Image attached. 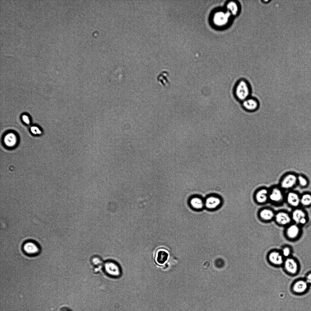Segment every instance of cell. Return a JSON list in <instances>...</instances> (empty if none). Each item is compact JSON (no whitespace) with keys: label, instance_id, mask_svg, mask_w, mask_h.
Instances as JSON below:
<instances>
[{"label":"cell","instance_id":"6da1fadb","mask_svg":"<svg viewBox=\"0 0 311 311\" xmlns=\"http://www.w3.org/2000/svg\"><path fill=\"white\" fill-rule=\"evenodd\" d=\"M251 88L249 83L244 79L239 80L235 85L234 94L236 99L242 102L250 96Z\"/></svg>","mask_w":311,"mask_h":311},{"label":"cell","instance_id":"7a4b0ae2","mask_svg":"<svg viewBox=\"0 0 311 311\" xmlns=\"http://www.w3.org/2000/svg\"><path fill=\"white\" fill-rule=\"evenodd\" d=\"M292 221L301 227L304 226L308 222L306 212L299 207L294 208L290 214Z\"/></svg>","mask_w":311,"mask_h":311},{"label":"cell","instance_id":"3957f363","mask_svg":"<svg viewBox=\"0 0 311 311\" xmlns=\"http://www.w3.org/2000/svg\"><path fill=\"white\" fill-rule=\"evenodd\" d=\"M285 201V195L280 187L275 186L269 190V201L275 205H279Z\"/></svg>","mask_w":311,"mask_h":311},{"label":"cell","instance_id":"277c9868","mask_svg":"<svg viewBox=\"0 0 311 311\" xmlns=\"http://www.w3.org/2000/svg\"><path fill=\"white\" fill-rule=\"evenodd\" d=\"M286 238L291 241L297 240L302 233V227L294 223H291L285 227L284 231Z\"/></svg>","mask_w":311,"mask_h":311},{"label":"cell","instance_id":"5b68a950","mask_svg":"<svg viewBox=\"0 0 311 311\" xmlns=\"http://www.w3.org/2000/svg\"><path fill=\"white\" fill-rule=\"evenodd\" d=\"M297 184V175L292 173H288L282 178L280 187L283 190L292 189Z\"/></svg>","mask_w":311,"mask_h":311},{"label":"cell","instance_id":"8992f818","mask_svg":"<svg viewBox=\"0 0 311 311\" xmlns=\"http://www.w3.org/2000/svg\"><path fill=\"white\" fill-rule=\"evenodd\" d=\"M205 208L210 210H214L221 205L222 200L218 195L211 194L207 196L204 199Z\"/></svg>","mask_w":311,"mask_h":311},{"label":"cell","instance_id":"52a82bcc","mask_svg":"<svg viewBox=\"0 0 311 311\" xmlns=\"http://www.w3.org/2000/svg\"><path fill=\"white\" fill-rule=\"evenodd\" d=\"M231 15L227 11H217L213 15L212 21L217 26H223L228 23Z\"/></svg>","mask_w":311,"mask_h":311},{"label":"cell","instance_id":"ba28073f","mask_svg":"<svg viewBox=\"0 0 311 311\" xmlns=\"http://www.w3.org/2000/svg\"><path fill=\"white\" fill-rule=\"evenodd\" d=\"M274 220L279 225L285 227L292 223V221L290 214L284 210L275 212Z\"/></svg>","mask_w":311,"mask_h":311},{"label":"cell","instance_id":"9c48e42d","mask_svg":"<svg viewBox=\"0 0 311 311\" xmlns=\"http://www.w3.org/2000/svg\"><path fill=\"white\" fill-rule=\"evenodd\" d=\"M287 204L293 209L300 206V195L297 192L290 190L285 195V201Z\"/></svg>","mask_w":311,"mask_h":311},{"label":"cell","instance_id":"30bf717a","mask_svg":"<svg viewBox=\"0 0 311 311\" xmlns=\"http://www.w3.org/2000/svg\"><path fill=\"white\" fill-rule=\"evenodd\" d=\"M259 102L255 97L250 96L242 102L243 108L247 111L253 112L257 111L259 107Z\"/></svg>","mask_w":311,"mask_h":311},{"label":"cell","instance_id":"8fae6325","mask_svg":"<svg viewBox=\"0 0 311 311\" xmlns=\"http://www.w3.org/2000/svg\"><path fill=\"white\" fill-rule=\"evenodd\" d=\"M269 190L262 188L257 190L254 195L255 200L259 204H263L269 201Z\"/></svg>","mask_w":311,"mask_h":311},{"label":"cell","instance_id":"7c38bea8","mask_svg":"<svg viewBox=\"0 0 311 311\" xmlns=\"http://www.w3.org/2000/svg\"><path fill=\"white\" fill-rule=\"evenodd\" d=\"M275 214V212L272 209L265 207L261 208L259 210L258 215L261 220L268 222L274 220Z\"/></svg>","mask_w":311,"mask_h":311},{"label":"cell","instance_id":"4fadbf2b","mask_svg":"<svg viewBox=\"0 0 311 311\" xmlns=\"http://www.w3.org/2000/svg\"><path fill=\"white\" fill-rule=\"evenodd\" d=\"M285 270L291 274H295L297 273L299 269V265L295 259L289 257L286 258L283 263Z\"/></svg>","mask_w":311,"mask_h":311},{"label":"cell","instance_id":"5bb4252c","mask_svg":"<svg viewBox=\"0 0 311 311\" xmlns=\"http://www.w3.org/2000/svg\"><path fill=\"white\" fill-rule=\"evenodd\" d=\"M280 251L273 250L268 254V258L270 262L276 266H280L283 264L284 259Z\"/></svg>","mask_w":311,"mask_h":311},{"label":"cell","instance_id":"9a60e30c","mask_svg":"<svg viewBox=\"0 0 311 311\" xmlns=\"http://www.w3.org/2000/svg\"><path fill=\"white\" fill-rule=\"evenodd\" d=\"M189 203L190 207L196 210H200L205 208L204 199L198 195L192 196Z\"/></svg>","mask_w":311,"mask_h":311},{"label":"cell","instance_id":"2e32d148","mask_svg":"<svg viewBox=\"0 0 311 311\" xmlns=\"http://www.w3.org/2000/svg\"><path fill=\"white\" fill-rule=\"evenodd\" d=\"M104 268L106 272L112 276H118L121 273L120 269L118 266L113 262H106L104 265Z\"/></svg>","mask_w":311,"mask_h":311},{"label":"cell","instance_id":"e0dca14e","mask_svg":"<svg viewBox=\"0 0 311 311\" xmlns=\"http://www.w3.org/2000/svg\"><path fill=\"white\" fill-rule=\"evenodd\" d=\"M308 284L305 280H298L293 284L292 287V290L296 293H303L307 290Z\"/></svg>","mask_w":311,"mask_h":311},{"label":"cell","instance_id":"ac0fdd59","mask_svg":"<svg viewBox=\"0 0 311 311\" xmlns=\"http://www.w3.org/2000/svg\"><path fill=\"white\" fill-rule=\"evenodd\" d=\"M23 249L26 253L31 255L36 254L39 252L38 246L35 243L30 241L26 242L24 244Z\"/></svg>","mask_w":311,"mask_h":311},{"label":"cell","instance_id":"d6986e66","mask_svg":"<svg viewBox=\"0 0 311 311\" xmlns=\"http://www.w3.org/2000/svg\"><path fill=\"white\" fill-rule=\"evenodd\" d=\"M168 256L169 254L166 250L163 249H159L156 254V261L159 264H163L167 260Z\"/></svg>","mask_w":311,"mask_h":311},{"label":"cell","instance_id":"ffe728a7","mask_svg":"<svg viewBox=\"0 0 311 311\" xmlns=\"http://www.w3.org/2000/svg\"><path fill=\"white\" fill-rule=\"evenodd\" d=\"M17 141L16 135L13 133H9L5 135L4 138L5 144L8 147L15 145Z\"/></svg>","mask_w":311,"mask_h":311},{"label":"cell","instance_id":"44dd1931","mask_svg":"<svg viewBox=\"0 0 311 311\" xmlns=\"http://www.w3.org/2000/svg\"><path fill=\"white\" fill-rule=\"evenodd\" d=\"M300 205L307 207L311 206V193L306 192L300 195Z\"/></svg>","mask_w":311,"mask_h":311},{"label":"cell","instance_id":"7402d4cb","mask_svg":"<svg viewBox=\"0 0 311 311\" xmlns=\"http://www.w3.org/2000/svg\"><path fill=\"white\" fill-rule=\"evenodd\" d=\"M227 11L231 15H236L238 12L239 7L236 3L231 1L228 3L226 5Z\"/></svg>","mask_w":311,"mask_h":311},{"label":"cell","instance_id":"603a6c76","mask_svg":"<svg viewBox=\"0 0 311 311\" xmlns=\"http://www.w3.org/2000/svg\"><path fill=\"white\" fill-rule=\"evenodd\" d=\"M168 73L166 71H163L158 76V80L164 86H168L169 84Z\"/></svg>","mask_w":311,"mask_h":311},{"label":"cell","instance_id":"cb8c5ba5","mask_svg":"<svg viewBox=\"0 0 311 311\" xmlns=\"http://www.w3.org/2000/svg\"><path fill=\"white\" fill-rule=\"evenodd\" d=\"M297 184L302 188H305L308 186L309 181L305 176L299 175H297Z\"/></svg>","mask_w":311,"mask_h":311},{"label":"cell","instance_id":"d4e9b609","mask_svg":"<svg viewBox=\"0 0 311 311\" xmlns=\"http://www.w3.org/2000/svg\"><path fill=\"white\" fill-rule=\"evenodd\" d=\"M280 251L283 257L287 258L290 256L292 250L290 246L287 245L283 246Z\"/></svg>","mask_w":311,"mask_h":311},{"label":"cell","instance_id":"484cf974","mask_svg":"<svg viewBox=\"0 0 311 311\" xmlns=\"http://www.w3.org/2000/svg\"><path fill=\"white\" fill-rule=\"evenodd\" d=\"M30 131L34 135H39L41 133V131L40 129L36 126L31 127L30 128Z\"/></svg>","mask_w":311,"mask_h":311},{"label":"cell","instance_id":"4316f807","mask_svg":"<svg viewBox=\"0 0 311 311\" xmlns=\"http://www.w3.org/2000/svg\"><path fill=\"white\" fill-rule=\"evenodd\" d=\"M22 118L23 121L26 124H29L30 120L28 116L26 115H23L22 116Z\"/></svg>","mask_w":311,"mask_h":311},{"label":"cell","instance_id":"83f0119b","mask_svg":"<svg viewBox=\"0 0 311 311\" xmlns=\"http://www.w3.org/2000/svg\"><path fill=\"white\" fill-rule=\"evenodd\" d=\"M216 265L217 267H222L224 264V262L221 259H218L217 260L216 262Z\"/></svg>","mask_w":311,"mask_h":311},{"label":"cell","instance_id":"f1b7e54d","mask_svg":"<svg viewBox=\"0 0 311 311\" xmlns=\"http://www.w3.org/2000/svg\"><path fill=\"white\" fill-rule=\"evenodd\" d=\"M305 280L308 284H311V272L309 273L306 275Z\"/></svg>","mask_w":311,"mask_h":311}]
</instances>
